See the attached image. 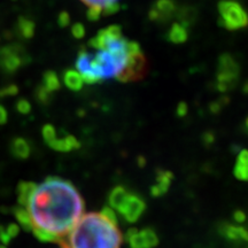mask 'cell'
I'll return each mask as SVG.
<instances>
[{"label": "cell", "mask_w": 248, "mask_h": 248, "mask_svg": "<svg viewBox=\"0 0 248 248\" xmlns=\"http://www.w3.org/2000/svg\"><path fill=\"white\" fill-rule=\"evenodd\" d=\"M186 113H187V106H186L185 102H181V104L178 105V108H177V114L178 116H185Z\"/></svg>", "instance_id": "27"}, {"label": "cell", "mask_w": 248, "mask_h": 248, "mask_svg": "<svg viewBox=\"0 0 248 248\" xmlns=\"http://www.w3.org/2000/svg\"><path fill=\"white\" fill-rule=\"evenodd\" d=\"M30 61V57L23 46L9 44L0 47V69L13 74Z\"/></svg>", "instance_id": "7"}, {"label": "cell", "mask_w": 248, "mask_h": 248, "mask_svg": "<svg viewBox=\"0 0 248 248\" xmlns=\"http://www.w3.org/2000/svg\"><path fill=\"white\" fill-rule=\"evenodd\" d=\"M84 212V200L67 179L47 177L42 183L17 185L18 225L44 243L60 244Z\"/></svg>", "instance_id": "1"}, {"label": "cell", "mask_w": 248, "mask_h": 248, "mask_svg": "<svg viewBox=\"0 0 248 248\" xmlns=\"http://www.w3.org/2000/svg\"><path fill=\"white\" fill-rule=\"evenodd\" d=\"M15 107H16V110L18 113L23 114V115H27V114H29L31 111L30 102L26 100V99H20L16 102V105H15Z\"/></svg>", "instance_id": "21"}, {"label": "cell", "mask_w": 248, "mask_h": 248, "mask_svg": "<svg viewBox=\"0 0 248 248\" xmlns=\"http://www.w3.org/2000/svg\"><path fill=\"white\" fill-rule=\"evenodd\" d=\"M173 179V175L170 171L166 170H159L156 175V182L152 186L151 192L153 197H160L163 195L167 191L169 190L170 184Z\"/></svg>", "instance_id": "12"}, {"label": "cell", "mask_w": 248, "mask_h": 248, "mask_svg": "<svg viewBox=\"0 0 248 248\" xmlns=\"http://www.w3.org/2000/svg\"><path fill=\"white\" fill-rule=\"evenodd\" d=\"M88 6L89 21H98L101 16L115 14L120 11V0H80Z\"/></svg>", "instance_id": "9"}, {"label": "cell", "mask_w": 248, "mask_h": 248, "mask_svg": "<svg viewBox=\"0 0 248 248\" xmlns=\"http://www.w3.org/2000/svg\"><path fill=\"white\" fill-rule=\"evenodd\" d=\"M234 218L237 222H244L245 218H246V216H245V214L243 212H237L234 214Z\"/></svg>", "instance_id": "28"}, {"label": "cell", "mask_w": 248, "mask_h": 248, "mask_svg": "<svg viewBox=\"0 0 248 248\" xmlns=\"http://www.w3.org/2000/svg\"><path fill=\"white\" fill-rule=\"evenodd\" d=\"M70 23V16L67 12H61L60 15H59L58 18V24L61 28H66L67 26H69Z\"/></svg>", "instance_id": "25"}, {"label": "cell", "mask_w": 248, "mask_h": 248, "mask_svg": "<svg viewBox=\"0 0 248 248\" xmlns=\"http://www.w3.org/2000/svg\"><path fill=\"white\" fill-rule=\"evenodd\" d=\"M47 145L58 152H70L77 150L80 146L79 141L77 140L76 137L68 135V133H64L63 136H58V132L57 136Z\"/></svg>", "instance_id": "11"}, {"label": "cell", "mask_w": 248, "mask_h": 248, "mask_svg": "<svg viewBox=\"0 0 248 248\" xmlns=\"http://www.w3.org/2000/svg\"><path fill=\"white\" fill-rule=\"evenodd\" d=\"M130 248H154L159 244V237L153 229H130L125 234Z\"/></svg>", "instance_id": "8"}, {"label": "cell", "mask_w": 248, "mask_h": 248, "mask_svg": "<svg viewBox=\"0 0 248 248\" xmlns=\"http://www.w3.org/2000/svg\"><path fill=\"white\" fill-rule=\"evenodd\" d=\"M188 28L183 26L182 23H173L167 33V39L173 44H183L188 38Z\"/></svg>", "instance_id": "16"}, {"label": "cell", "mask_w": 248, "mask_h": 248, "mask_svg": "<svg viewBox=\"0 0 248 248\" xmlns=\"http://www.w3.org/2000/svg\"><path fill=\"white\" fill-rule=\"evenodd\" d=\"M36 26L33 21H31L30 18L27 17H18L16 21V24H15V32L16 35L22 39H30L32 38L33 35H35Z\"/></svg>", "instance_id": "15"}, {"label": "cell", "mask_w": 248, "mask_h": 248, "mask_svg": "<svg viewBox=\"0 0 248 248\" xmlns=\"http://www.w3.org/2000/svg\"><path fill=\"white\" fill-rule=\"evenodd\" d=\"M218 14L219 24L228 30H239L248 26V13L235 0H222Z\"/></svg>", "instance_id": "5"}, {"label": "cell", "mask_w": 248, "mask_h": 248, "mask_svg": "<svg viewBox=\"0 0 248 248\" xmlns=\"http://www.w3.org/2000/svg\"><path fill=\"white\" fill-rule=\"evenodd\" d=\"M75 67L86 84L110 78L122 83L138 82L148 73V62L140 45L126 38L115 24L99 30L80 48Z\"/></svg>", "instance_id": "2"}, {"label": "cell", "mask_w": 248, "mask_h": 248, "mask_svg": "<svg viewBox=\"0 0 248 248\" xmlns=\"http://www.w3.org/2000/svg\"><path fill=\"white\" fill-rule=\"evenodd\" d=\"M7 110H6V108L2 106V105H0V125L7 122Z\"/></svg>", "instance_id": "26"}, {"label": "cell", "mask_w": 248, "mask_h": 248, "mask_svg": "<svg viewBox=\"0 0 248 248\" xmlns=\"http://www.w3.org/2000/svg\"><path fill=\"white\" fill-rule=\"evenodd\" d=\"M240 67L230 54H223L218 59L216 71V85L221 92L230 91L239 80Z\"/></svg>", "instance_id": "6"}, {"label": "cell", "mask_w": 248, "mask_h": 248, "mask_svg": "<svg viewBox=\"0 0 248 248\" xmlns=\"http://www.w3.org/2000/svg\"><path fill=\"white\" fill-rule=\"evenodd\" d=\"M9 151H11V154L13 155L15 159L26 160L30 156L31 146L27 139L16 137L11 141Z\"/></svg>", "instance_id": "13"}, {"label": "cell", "mask_w": 248, "mask_h": 248, "mask_svg": "<svg viewBox=\"0 0 248 248\" xmlns=\"http://www.w3.org/2000/svg\"><path fill=\"white\" fill-rule=\"evenodd\" d=\"M20 231V228L16 224H9L8 226H0V240L2 244L8 245L13 238H15Z\"/></svg>", "instance_id": "20"}, {"label": "cell", "mask_w": 248, "mask_h": 248, "mask_svg": "<svg viewBox=\"0 0 248 248\" xmlns=\"http://www.w3.org/2000/svg\"><path fill=\"white\" fill-rule=\"evenodd\" d=\"M177 13V6L173 0H156L150 9L148 16L153 22L168 23Z\"/></svg>", "instance_id": "10"}, {"label": "cell", "mask_w": 248, "mask_h": 248, "mask_svg": "<svg viewBox=\"0 0 248 248\" xmlns=\"http://www.w3.org/2000/svg\"><path fill=\"white\" fill-rule=\"evenodd\" d=\"M49 95H51V93L46 91L43 86H39V88L37 89L36 97L40 102H47L49 100Z\"/></svg>", "instance_id": "24"}, {"label": "cell", "mask_w": 248, "mask_h": 248, "mask_svg": "<svg viewBox=\"0 0 248 248\" xmlns=\"http://www.w3.org/2000/svg\"><path fill=\"white\" fill-rule=\"evenodd\" d=\"M246 129L248 130V117H247V120H246Z\"/></svg>", "instance_id": "29"}, {"label": "cell", "mask_w": 248, "mask_h": 248, "mask_svg": "<svg viewBox=\"0 0 248 248\" xmlns=\"http://www.w3.org/2000/svg\"><path fill=\"white\" fill-rule=\"evenodd\" d=\"M71 33H73L74 37L77 39L83 38V37L85 36V28L82 23H75L71 27Z\"/></svg>", "instance_id": "23"}, {"label": "cell", "mask_w": 248, "mask_h": 248, "mask_svg": "<svg viewBox=\"0 0 248 248\" xmlns=\"http://www.w3.org/2000/svg\"><path fill=\"white\" fill-rule=\"evenodd\" d=\"M40 86H43L47 92L53 93L60 89V79L54 71H46L43 75L42 85Z\"/></svg>", "instance_id": "19"}, {"label": "cell", "mask_w": 248, "mask_h": 248, "mask_svg": "<svg viewBox=\"0 0 248 248\" xmlns=\"http://www.w3.org/2000/svg\"><path fill=\"white\" fill-rule=\"evenodd\" d=\"M234 176L240 181H248V151L244 150L238 155L234 166Z\"/></svg>", "instance_id": "17"}, {"label": "cell", "mask_w": 248, "mask_h": 248, "mask_svg": "<svg viewBox=\"0 0 248 248\" xmlns=\"http://www.w3.org/2000/svg\"><path fill=\"white\" fill-rule=\"evenodd\" d=\"M63 83L71 91H79V90H82L83 85H84V80H83L82 76L79 75L78 71L76 69H69L64 71Z\"/></svg>", "instance_id": "18"}, {"label": "cell", "mask_w": 248, "mask_h": 248, "mask_svg": "<svg viewBox=\"0 0 248 248\" xmlns=\"http://www.w3.org/2000/svg\"><path fill=\"white\" fill-rule=\"evenodd\" d=\"M109 207L122 216L125 222L135 223L146 210V203L140 195L132 193L123 186H116L108 198Z\"/></svg>", "instance_id": "4"}, {"label": "cell", "mask_w": 248, "mask_h": 248, "mask_svg": "<svg viewBox=\"0 0 248 248\" xmlns=\"http://www.w3.org/2000/svg\"><path fill=\"white\" fill-rule=\"evenodd\" d=\"M18 88L14 84H9L4 86L2 89H0V98H6V97H12V95L17 94Z\"/></svg>", "instance_id": "22"}, {"label": "cell", "mask_w": 248, "mask_h": 248, "mask_svg": "<svg viewBox=\"0 0 248 248\" xmlns=\"http://www.w3.org/2000/svg\"><path fill=\"white\" fill-rule=\"evenodd\" d=\"M123 237L110 207L80 217L60 245L63 248H121Z\"/></svg>", "instance_id": "3"}, {"label": "cell", "mask_w": 248, "mask_h": 248, "mask_svg": "<svg viewBox=\"0 0 248 248\" xmlns=\"http://www.w3.org/2000/svg\"><path fill=\"white\" fill-rule=\"evenodd\" d=\"M223 237L229 240H244L248 241V231L241 226L232 224H223L219 229Z\"/></svg>", "instance_id": "14"}]
</instances>
